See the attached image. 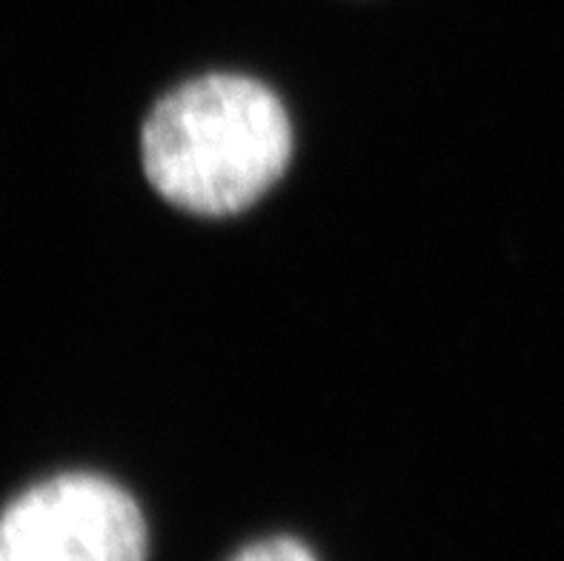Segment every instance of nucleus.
<instances>
[{
  "mask_svg": "<svg viewBox=\"0 0 564 561\" xmlns=\"http://www.w3.org/2000/svg\"><path fill=\"white\" fill-rule=\"evenodd\" d=\"M293 161V121L270 86L209 72L155 100L141 129L152 190L198 218H229L264 198Z\"/></svg>",
  "mask_w": 564,
  "mask_h": 561,
  "instance_id": "nucleus-1",
  "label": "nucleus"
},
{
  "mask_svg": "<svg viewBox=\"0 0 564 561\" xmlns=\"http://www.w3.org/2000/svg\"><path fill=\"white\" fill-rule=\"evenodd\" d=\"M147 553L138 501L98 473L43 478L0 513V561H147Z\"/></svg>",
  "mask_w": 564,
  "mask_h": 561,
  "instance_id": "nucleus-2",
  "label": "nucleus"
},
{
  "mask_svg": "<svg viewBox=\"0 0 564 561\" xmlns=\"http://www.w3.org/2000/svg\"><path fill=\"white\" fill-rule=\"evenodd\" d=\"M229 561H318L307 544H301L299 539L290 536H272V539H261L238 550Z\"/></svg>",
  "mask_w": 564,
  "mask_h": 561,
  "instance_id": "nucleus-3",
  "label": "nucleus"
}]
</instances>
